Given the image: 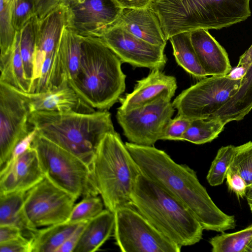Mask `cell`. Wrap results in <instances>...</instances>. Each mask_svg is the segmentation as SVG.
<instances>
[{
	"label": "cell",
	"mask_w": 252,
	"mask_h": 252,
	"mask_svg": "<svg viewBox=\"0 0 252 252\" xmlns=\"http://www.w3.org/2000/svg\"><path fill=\"white\" fill-rule=\"evenodd\" d=\"M126 146L141 173L178 199L195 216L204 229L224 232L234 229L233 216L222 212L188 165L176 163L154 146L126 142Z\"/></svg>",
	"instance_id": "6da1fadb"
},
{
	"label": "cell",
	"mask_w": 252,
	"mask_h": 252,
	"mask_svg": "<svg viewBox=\"0 0 252 252\" xmlns=\"http://www.w3.org/2000/svg\"><path fill=\"white\" fill-rule=\"evenodd\" d=\"M122 63L101 38L82 36L79 69L75 77L67 82L93 108L108 110L126 89Z\"/></svg>",
	"instance_id": "7a4b0ae2"
},
{
	"label": "cell",
	"mask_w": 252,
	"mask_h": 252,
	"mask_svg": "<svg viewBox=\"0 0 252 252\" xmlns=\"http://www.w3.org/2000/svg\"><path fill=\"white\" fill-rule=\"evenodd\" d=\"M29 122L41 136L72 153L90 167L101 140L115 130L107 110L92 113L35 111Z\"/></svg>",
	"instance_id": "3957f363"
},
{
	"label": "cell",
	"mask_w": 252,
	"mask_h": 252,
	"mask_svg": "<svg viewBox=\"0 0 252 252\" xmlns=\"http://www.w3.org/2000/svg\"><path fill=\"white\" fill-rule=\"evenodd\" d=\"M132 206L158 230L180 246L199 242L203 228L178 199L141 173L131 195Z\"/></svg>",
	"instance_id": "277c9868"
},
{
	"label": "cell",
	"mask_w": 252,
	"mask_h": 252,
	"mask_svg": "<svg viewBox=\"0 0 252 252\" xmlns=\"http://www.w3.org/2000/svg\"><path fill=\"white\" fill-rule=\"evenodd\" d=\"M250 0H157L150 7L158 15L167 40L198 29L219 30L251 16Z\"/></svg>",
	"instance_id": "5b68a950"
},
{
	"label": "cell",
	"mask_w": 252,
	"mask_h": 252,
	"mask_svg": "<svg viewBox=\"0 0 252 252\" xmlns=\"http://www.w3.org/2000/svg\"><path fill=\"white\" fill-rule=\"evenodd\" d=\"M91 169L106 209L114 213L122 207H133L131 195L141 172L116 131L101 140Z\"/></svg>",
	"instance_id": "8992f818"
},
{
	"label": "cell",
	"mask_w": 252,
	"mask_h": 252,
	"mask_svg": "<svg viewBox=\"0 0 252 252\" xmlns=\"http://www.w3.org/2000/svg\"><path fill=\"white\" fill-rule=\"evenodd\" d=\"M31 147L36 151L45 175L78 199L98 195L91 167L77 156L37 131Z\"/></svg>",
	"instance_id": "52a82bcc"
},
{
	"label": "cell",
	"mask_w": 252,
	"mask_h": 252,
	"mask_svg": "<svg viewBox=\"0 0 252 252\" xmlns=\"http://www.w3.org/2000/svg\"><path fill=\"white\" fill-rule=\"evenodd\" d=\"M114 236L122 252H180L182 247L158 230L133 207L114 212Z\"/></svg>",
	"instance_id": "ba28073f"
},
{
	"label": "cell",
	"mask_w": 252,
	"mask_h": 252,
	"mask_svg": "<svg viewBox=\"0 0 252 252\" xmlns=\"http://www.w3.org/2000/svg\"><path fill=\"white\" fill-rule=\"evenodd\" d=\"M241 80L231 78L228 74L206 77L183 91L173 105L178 114L190 120L210 118L235 95Z\"/></svg>",
	"instance_id": "9c48e42d"
},
{
	"label": "cell",
	"mask_w": 252,
	"mask_h": 252,
	"mask_svg": "<svg viewBox=\"0 0 252 252\" xmlns=\"http://www.w3.org/2000/svg\"><path fill=\"white\" fill-rule=\"evenodd\" d=\"M175 109L171 99L161 96L127 111L117 110L116 118L129 142L154 146L160 140Z\"/></svg>",
	"instance_id": "30bf717a"
},
{
	"label": "cell",
	"mask_w": 252,
	"mask_h": 252,
	"mask_svg": "<svg viewBox=\"0 0 252 252\" xmlns=\"http://www.w3.org/2000/svg\"><path fill=\"white\" fill-rule=\"evenodd\" d=\"M77 199L45 176L26 192L24 210L34 227L48 226L67 221Z\"/></svg>",
	"instance_id": "8fae6325"
},
{
	"label": "cell",
	"mask_w": 252,
	"mask_h": 252,
	"mask_svg": "<svg viewBox=\"0 0 252 252\" xmlns=\"http://www.w3.org/2000/svg\"><path fill=\"white\" fill-rule=\"evenodd\" d=\"M31 114L26 93L0 82V169L16 145L34 129Z\"/></svg>",
	"instance_id": "7c38bea8"
},
{
	"label": "cell",
	"mask_w": 252,
	"mask_h": 252,
	"mask_svg": "<svg viewBox=\"0 0 252 252\" xmlns=\"http://www.w3.org/2000/svg\"><path fill=\"white\" fill-rule=\"evenodd\" d=\"M66 27L82 36L102 37L118 22L124 9L116 0H61Z\"/></svg>",
	"instance_id": "4fadbf2b"
},
{
	"label": "cell",
	"mask_w": 252,
	"mask_h": 252,
	"mask_svg": "<svg viewBox=\"0 0 252 252\" xmlns=\"http://www.w3.org/2000/svg\"><path fill=\"white\" fill-rule=\"evenodd\" d=\"M100 38L122 63H127L133 67L162 70L166 63L165 47L139 38L118 24Z\"/></svg>",
	"instance_id": "5bb4252c"
},
{
	"label": "cell",
	"mask_w": 252,
	"mask_h": 252,
	"mask_svg": "<svg viewBox=\"0 0 252 252\" xmlns=\"http://www.w3.org/2000/svg\"><path fill=\"white\" fill-rule=\"evenodd\" d=\"M45 176L37 153L31 146L0 169V194L27 191Z\"/></svg>",
	"instance_id": "9a60e30c"
},
{
	"label": "cell",
	"mask_w": 252,
	"mask_h": 252,
	"mask_svg": "<svg viewBox=\"0 0 252 252\" xmlns=\"http://www.w3.org/2000/svg\"><path fill=\"white\" fill-rule=\"evenodd\" d=\"M66 25V9L62 2L40 18H37L36 50L32 89L40 76L45 58L57 49Z\"/></svg>",
	"instance_id": "2e32d148"
},
{
	"label": "cell",
	"mask_w": 252,
	"mask_h": 252,
	"mask_svg": "<svg viewBox=\"0 0 252 252\" xmlns=\"http://www.w3.org/2000/svg\"><path fill=\"white\" fill-rule=\"evenodd\" d=\"M82 40V36L65 27L50 67L47 91L75 77L80 62Z\"/></svg>",
	"instance_id": "e0dca14e"
},
{
	"label": "cell",
	"mask_w": 252,
	"mask_h": 252,
	"mask_svg": "<svg viewBox=\"0 0 252 252\" xmlns=\"http://www.w3.org/2000/svg\"><path fill=\"white\" fill-rule=\"evenodd\" d=\"M177 88L175 77L164 74L159 69H153L148 75L137 81L132 92L121 97L118 110L126 112L165 96L171 100Z\"/></svg>",
	"instance_id": "ac0fdd59"
},
{
	"label": "cell",
	"mask_w": 252,
	"mask_h": 252,
	"mask_svg": "<svg viewBox=\"0 0 252 252\" xmlns=\"http://www.w3.org/2000/svg\"><path fill=\"white\" fill-rule=\"evenodd\" d=\"M25 93L31 113L35 111L88 113L95 111L78 95L67 81L46 92Z\"/></svg>",
	"instance_id": "d6986e66"
},
{
	"label": "cell",
	"mask_w": 252,
	"mask_h": 252,
	"mask_svg": "<svg viewBox=\"0 0 252 252\" xmlns=\"http://www.w3.org/2000/svg\"><path fill=\"white\" fill-rule=\"evenodd\" d=\"M190 39L199 63L207 76H224L232 70L224 49L208 30L198 29L190 32Z\"/></svg>",
	"instance_id": "ffe728a7"
},
{
	"label": "cell",
	"mask_w": 252,
	"mask_h": 252,
	"mask_svg": "<svg viewBox=\"0 0 252 252\" xmlns=\"http://www.w3.org/2000/svg\"><path fill=\"white\" fill-rule=\"evenodd\" d=\"M117 24L150 43L165 47L167 40L160 21L151 7L125 8Z\"/></svg>",
	"instance_id": "44dd1931"
},
{
	"label": "cell",
	"mask_w": 252,
	"mask_h": 252,
	"mask_svg": "<svg viewBox=\"0 0 252 252\" xmlns=\"http://www.w3.org/2000/svg\"><path fill=\"white\" fill-rule=\"evenodd\" d=\"M114 213L104 209L96 217L87 223L74 252L97 251L114 231Z\"/></svg>",
	"instance_id": "7402d4cb"
},
{
	"label": "cell",
	"mask_w": 252,
	"mask_h": 252,
	"mask_svg": "<svg viewBox=\"0 0 252 252\" xmlns=\"http://www.w3.org/2000/svg\"><path fill=\"white\" fill-rule=\"evenodd\" d=\"M26 191L0 194V225H8L18 227L23 236L32 240L38 228L33 226L24 210Z\"/></svg>",
	"instance_id": "603a6c76"
},
{
	"label": "cell",
	"mask_w": 252,
	"mask_h": 252,
	"mask_svg": "<svg viewBox=\"0 0 252 252\" xmlns=\"http://www.w3.org/2000/svg\"><path fill=\"white\" fill-rule=\"evenodd\" d=\"M0 82L25 93H30L32 84L26 78L20 49V32L10 52L0 57Z\"/></svg>",
	"instance_id": "cb8c5ba5"
},
{
	"label": "cell",
	"mask_w": 252,
	"mask_h": 252,
	"mask_svg": "<svg viewBox=\"0 0 252 252\" xmlns=\"http://www.w3.org/2000/svg\"><path fill=\"white\" fill-rule=\"evenodd\" d=\"M177 63L193 77L202 79L207 76L202 68L190 39V32L174 34L169 39Z\"/></svg>",
	"instance_id": "d4e9b609"
},
{
	"label": "cell",
	"mask_w": 252,
	"mask_h": 252,
	"mask_svg": "<svg viewBox=\"0 0 252 252\" xmlns=\"http://www.w3.org/2000/svg\"><path fill=\"white\" fill-rule=\"evenodd\" d=\"M81 222H65L38 229L32 239V252H56Z\"/></svg>",
	"instance_id": "484cf974"
},
{
	"label": "cell",
	"mask_w": 252,
	"mask_h": 252,
	"mask_svg": "<svg viewBox=\"0 0 252 252\" xmlns=\"http://www.w3.org/2000/svg\"><path fill=\"white\" fill-rule=\"evenodd\" d=\"M224 126L225 125L216 117L191 120L182 141L199 145L210 142L218 137Z\"/></svg>",
	"instance_id": "4316f807"
},
{
	"label": "cell",
	"mask_w": 252,
	"mask_h": 252,
	"mask_svg": "<svg viewBox=\"0 0 252 252\" xmlns=\"http://www.w3.org/2000/svg\"><path fill=\"white\" fill-rule=\"evenodd\" d=\"M36 16L29 21L20 31V49L27 79L32 82L36 50Z\"/></svg>",
	"instance_id": "83f0119b"
},
{
	"label": "cell",
	"mask_w": 252,
	"mask_h": 252,
	"mask_svg": "<svg viewBox=\"0 0 252 252\" xmlns=\"http://www.w3.org/2000/svg\"><path fill=\"white\" fill-rule=\"evenodd\" d=\"M252 240V224L231 233L222 232L212 238L209 243L213 252H245Z\"/></svg>",
	"instance_id": "f1b7e54d"
},
{
	"label": "cell",
	"mask_w": 252,
	"mask_h": 252,
	"mask_svg": "<svg viewBox=\"0 0 252 252\" xmlns=\"http://www.w3.org/2000/svg\"><path fill=\"white\" fill-rule=\"evenodd\" d=\"M236 146L228 145L221 147L212 161L206 179L212 186L222 184L230 167Z\"/></svg>",
	"instance_id": "f546056e"
},
{
	"label": "cell",
	"mask_w": 252,
	"mask_h": 252,
	"mask_svg": "<svg viewBox=\"0 0 252 252\" xmlns=\"http://www.w3.org/2000/svg\"><path fill=\"white\" fill-rule=\"evenodd\" d=\"M0 57H2L11 50L17 31L12 24V0H0Z\"/></svg>",
	"instance_id": "4dcf8cb0"
},
{
	"label": "cell",
	"mask_w": 252,
	"mask_h": 252,
	"mask_svg": "<svg viewBox=\"0 0 252 252\" xmlns=\"http://www.w3.org/2000/svg\"><path fill=\"white\" fill-rule=\"evenodd\" d=\"M104 204L101 197L91 195L83 197L75 204L67 220L69 223L88 221L103 211Z\"/></svg>",
	"instance_id": "1f68e13d"
},
{
	"label": "cell",
	"mask_w": 252,
	"mask_h": 252,
	"mask_svg": "<svg viewBox=\"0 0 252 252\" xmlns=\"http://www.w3.org/2000/svg\"><path fill=\"white\" fill-rule=\"evenodd\" d=\"M231 172L239 174L248 187L252 185V141L236 146L230 167Z\"/></svg>",
	"instance_id": "d6a6232c"
},
{
	"label": "cell",
	"mask_w": 252,
	"mask_h": 252,
	"mask_svg": "<svg viewBox=\"0 0 252 252\" xmlns=\"http://www.w3.org/2000/svg\"><path fill=\"white\" fill-rule=\"evenodd\" d=\"M37 10V0H12V19L15 30L20 32L29 21L36 16Z\"/></svg>",
	"instance_id": "836d02e7"
},
{
	"label": "cell",
	"mask_w": 252,
	"mask_h": 252,
	"mask_svg": "<svg viewBox=\"0 0 252 252\" xmlns=\"http://www.w3.org/2000/svg\"><path fill=\"white\" fill-rule=\"evenodd\" d=\"M191 120L178 114L171 119L165 126L160 140L182 141V137L189 127Z\"/></svg>",
	"instance_id": "e575fe53"
},
{
	"label": "cell",
	"mask_w": 252,
	"mask_h": 252,
	"mask_svg": "<svg viewBox=\"0 0 252 252\" xmlns=\"http://www.w3.org/2000/svg\"><path fill=\"white\" fill-rule=\"evenodd\" d=\"M225 179L228 189L234 193L238 198L246 196L248 186L239 174L228 170Z\"/></svg>",
	"instance_id": "d590c367"
},
{
	"label": "cell",
	"mask_w": 252,
	"mask_h": 252,
	"mask_svg": "<svg viewBox=\"0 0 252 252\" xmlns=\"http://www.w3.org/2000/svg\"><path fill=\"white\" fill-rule=\"evenodd\" d=\"M0 252H32V240L24 236L0 243Z\"/></svg>",
	"instance_id": "8d00e7d4"
},
{
	"label": "cell",
	"mask_w": 252,
	"mask_h": 252,
	"mask_svg": "<svg viewBox=\"0 0 252 252\" xmlns=\"http://www.w3.org/2000/svg\"><path fill=\"white\" fill-rule=\"evenodd\" d=\"M88 221L80 223L74 232L57 250L56 252H74Z\"/></svg>",
	"instance_id": "74e56055"
},
{
	"label": "cell",
	"mask_w": 252,
	"mask_h": 252,
	"mask_svg": "<svg viewBox=\"0 0 252 252\" xmlns=\"http://www.w3.org/2000/svg\"><path fill=\"white\" fill-rule=\"evenodd\" d=\"M36 133L37 130L34 128L27 136L21 140L14 148L11 158L8 161L15 159L31 147V144Z\"/></svg>",
	"instance_id": "f35d334b"
},
{
	"label": "cell",
	"mask_w": 252,
	"mask_h": 252,
	"mask_svg": "<svg viewBox=\"0 0 252 252\" xmlns=\"http://www.w3.org/2000/svg\"><path fill=\"white\" fill-rule=\"evenodd\" d=\"M23 236L20 229L17 227L3 225H0V243Z\"/></svg>",
	"instance_id": "ab89813d"
},
{
	"label": "cell",
	"mask_w": 252,
	"mask_h": 252,
	"mask_svg": "<svg viewBox=\"0 0 252 252\" xmlns=\"http://www.w3.org/2000/svg\"><path fill=\"white\" fill-rule=\"evenodd\" d=\"M123 8L150 7L157 0H116Z\"/></svg>",
	"instance_id": "60d3db41"
},
{
	"label": "cell",
	"mask_w": 252,
	"mask_h": 252,
	"mask_svg": "<svg viewBox=\"0 0 252 252\" xmlns=\"http://www.w3.org/2000/svg\"><path fill=\"white\" fill-rule=\"evenodd\" d=\"M38 10L36 17L40 18L47 12L57 6L61 0H37Z\"/></svg>",
	"instance_id": "b9f144b4"
},
{
	"label": "cell",
	"mask_w": 252,
	"mask_h": 252,
	"mask_svg": "<svg viewBox=\"0 0 252 252\" xmlns=\"http://www.w3.org/2000/svg\"><path fill=\"white\" fill-rule=\"evenodd\" d=\"M248 205L252 213V185L248 187L246 196Z\"/></svg>",
	"instance_id": "7bdbcfd3"
},
{
	"label": "cell",
	"mask_w": 252,
	"mask_h": 252,
	"mask_svg": "<svg viewBox=\"0 0 252 252\" xmlns=\"http://www.w3.org/2000/svg\"><path fill=\"white\" fill-rule=\"evenodd\" d=\"M245 252H252V240L247 246Z\"/></svg>",
	"instance_id": "ee69618b"
}]
</instances>
